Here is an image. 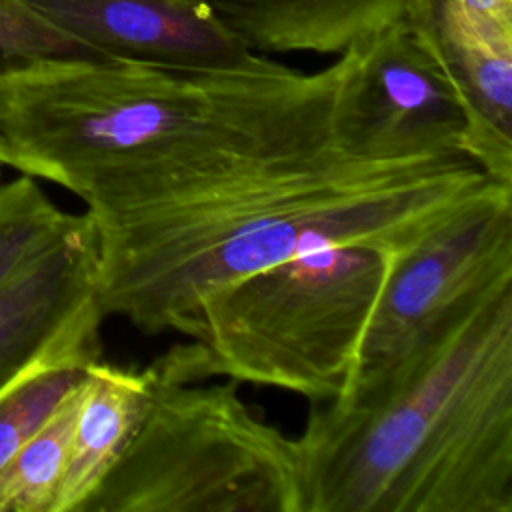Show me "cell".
Segmentation results:
<instances>
[{
    "label": "cell",
    "instance_id": "obj_1",
    "mask_svg": "<svg viewBox=\"0 0 512 512\" xmlns=\"http://www.w3.org/2000/svg\"><path fill=\"white\" fill-rule=\"evenodd\" d=\"M352 54L316 72L46 60L0 80V166L72 192L88 214L162 200L240 170L350 146ZM358 152V150H356Z\"/></svg>",
    "mask_w": 512,
    "mask_h": 512
},
{
    "label": "cell",
    "instance_id": "obj_2",
    "mask_svg": "<svg viewBox=\"0 0 512 512\" xmlns=\"http://www.w3.org/2000/svg\"><path fill=\"white\" fill-rule=\"evenodd\" d=\"M512 184L462 154L372 158L350 146L240 170L100 214L96 300L144 334L194 336L202 302L272 264L372 246L398 258Z\"/></svg>",
    "mask_w": 512,
    "mask_h": 512
},
{
    "label": "cell",
    "instance_id": "obj_3",
    "mask_svg": "<svg viewBox=\"0 0 512 512\" xmlns=\"http://www.w3.org/2000/svg\"><path fill=\"white\" fill-rule=\"evenodd\" d=\"M302 512H512V282L294 438Z\"/></svg>",
    "mask_w": 512,
    "mask_h": 512
},
{
    "label": "cell",
    "instance_id": "obj_4",
    "mask_svg": "<svg viewBox=\"0 0 512 512\" xmlns=\"http://www.w3.org/2000/svg\"><path fill=\"white\" fill-rule=\"evenodd\" d=\"M400 258L372 246L314 250L212 292L190 342L156 358L160 378H226L294 392L310 404L344 398L368 320Z\"/></svg>",
    "mask_w": 512,
    "mask_h": 512
},
{
    "label": "cell",
    "instance_id": "obj_5",
    "mask_svg": "<svg viewBox=\"0 0 512 512\" xmlns=\"http://www.w3.org/2000/svg\"><path fill=\"white\" fill-rule=\"evenodd\" d=\"M154 372L134 436L82 512H302L296 442L256 416L236 380Z\"/></svg>",
    "mask_w": 512,
    "mask_h": 512
},
{
    "label": "cell",
    "instance_id": "obj_6",
    "mask_svg": "<svg viewBox=\"0 0 512 512\" xmlns=\"http://www.w3.org/2000/svg\"><path fill=\"white\" fill-rule=\"evenodd\" d=\"M506 282H512V188L454 216L394 264L344 396L376 380L450 318Z\"/></svg>",
    "mask_w": 512,
    "mask_h": 512
},
{
    "label": "cell",
    "instance_id": "obj_7",
    "mask_svg": "<svg viewBox=\"0 0 512 512\" xmlns=\"http://www.w3.org/2000/svg\"><path fill=\"white\" fill-rule=\"evenodd\" d=\"M348 48L346 124L360 154L386 160L466 156L464 106L404 18L364 34Z\"/></svg>",
    "mask_w": 512,
    "mask_h": 512
},
{
    "label": "cell",
    "instance_id": "obj_8",
    "mask_svg": "<svg viewBox=\"0 0 512 512\" xmlns=\"http://www.w3.org/2000/svg\"><path fill=\"white\" fill-rule=\"evenodd\" d=\"M402 18L464 106L466 156L512 184V20L466 0H406Z\"/></svg>",
    "mask_w": 512,
    "mask_h": 512
},
{
    "label": "cell",
    "instance_id": "obj_9",
    "mask_svg": "<svg viewBox=\"0 0 512 512\" xmlns=\"http://www.w3.org/2000/svg\"><path fill=\"white\" fill-rule=\"evenodd\" d=\"M24 2L102 58L202 70L244 66L258 56L202 0Z\"/></svg>",
    "mask_w": 512,
    "mask_h": 512
},
{
    "label": "cell",
    "instance_id": "obj_10",
    "mask_svg": "<svg viewBox=\"0 0 512 512\" xmlns=\"http://www.w3.org/2000/svg\"><path fill=\"white\" fill-rule=\"evenodd\" d=\"M96 232L80 224L0 286V392L62 342L96 304Z\"/></svg>",
    "mask_w": 512,
    "mask_h": 512
},
{
    "label": "cell",
    "instance_id": "obj_11",
    "mask_svg": "<svg viewBox=\"0 0 512 512\" xmlns=\"http://www.w3.org/2000/svg\"><path fill=\"white\" fill-rule=\"evenodd\" d=\"M252 52L340 54L398 18L406 0H202Z\"/></svg>",
    "mask_w": 512,
    "mask_h": 512
},
{
    "label": "cell",
    "instance_id": "obj_12",
    "mask_svg": "<svg viewBox=\"0 0 512 512\" xmlns=\"http://www.w3.org/2000/svg\"><path fill=\"white\" fill-rule=\"evenodd\" d=\"M154 376L152 364L142 370L120 368L102 360L88 366L86 392L52 512L84 510L134 436Z\"/></svg>",
    "mask_w": 512,
    "mask_h": 512
},
{
    "label": "cell",
    "instance_id": "obj_13",
    "mask_svg": "<svg viewBox=\"0 0 512 512\" xmlns=\"http://www.w3.org/2000/svg\"><path fill=\"white\" fill-rule=\"evenodd\" d=\"M98 300L44 358L0 392V468L46 422L60 400L102 360Z\"/></svg>",
    "mask_w": 512,
    "mask_h": 512
},
{
    "label": "cell",
    "instance_id": "obj_14",
    "mask_svg": "<svg viewBox=\"0 0 512 512\" xmlns=\"http://www.w3.org/2000/svg\"><path fill=\"white\" fill-rule=\"evenodd\" d=\"M84 392L86 376L0 468V512H52Z\"/></svg>",
    "mask_w": 512,
    "mask_h": 512
},
{
    "label": "cell",
    "instance_id": "obj_15",
    "mask_svg": "<svg viewBox=\"0 0 512 512\" xmlns=\"http://www.w3.org/2000/svg\"><path fill=\"white\" fill-rule=\"evenodd\" d=\"M82 216L60 210L28 174L0 184V286L60 242Z\"/></svg>",
    "mask_w": 512,
    "mask_h": 512
},
{
    "label": "cell",
    "instance_id": "obj_16",
    "mask_svg": "<svg viewBox=\"0 0 512 512\" xmlns=\"http://www.w3.org/2000/svg\"><path fill=\"white\" fill-rule=\"evenodd\" d=\"M46 60H108L74 40L24 0H0V80Z\"/></svg>",
    "mask_w": 512,
    "mask_h": 512
},
{
    "label": "cell",
    "instance_id": "obj_17",
    "mask_svg": "<svg viewBox=\"0 0 512 512\" xmlns=\"http://www.w3.org/2000/svg\"><path fill=\"white\" fill-rule=\"evenodd\" d=\"M482 10H486L492 16L512 20V0H466Z\"/></svg>",
    "mask_w": 512,
    "mask_h": 512
}]
</instances>
